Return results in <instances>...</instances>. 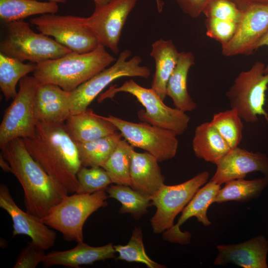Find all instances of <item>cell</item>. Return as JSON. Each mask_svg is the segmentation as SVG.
<instances>
[{"instance_id": "cell-1", "label": "cell", "mask_w": 268, "mask_h": 268, "mask_svg": "<svg viewBox=\"0 0 268 268\" xmlns=\"http://www.w3.org/2000/svg\"><path fill=\"white\" fill-rule=\"evenodd\" d=\"M32 158L70 194L76 192V174L81 165L75 141L62 124L38 121L33 135L23 138Z\"/></svg>"}, {"instance_id": "cell-2", "label": "cell", "mask_w": 268, "mask_h": 268, "mask_svg": "<svg viewBox=\"0 0 268 268\" xmlns=\"http://www.w3.org/2000/svg\"><path fill=\"white\" fill-rule=\"evenodd\" d=\"M0 149L23 190L27 212L42 218L69 194L32 158L23 138L14 139Z\"/></svg>"}, {"instance_id": "cell-3", "label": "cell", "mask_w": 268, "mask_h": 268, "mask_svg": "<svg viewBox=\"0 0 268 268\" xmlns=\"http://www.w3.org/2000/svg\"><path fill=\"white\" fill-rule=\"evenodd\" d=\"M116 61L101 44L85 53L71 52L36 64L33 76L40 83L58 85L71 92Z\"/></svg>"}, {"instance_id": "cell-4", "label": "cell", "mask_w": 268, "mask_h": 268, "mask_svg": "<svg viewBox=\"0 0 268 268\" xmlns=\"http://www.w3.org/2000/svg\"><path fill=\"white\" fill-rule=\"evenodd\" d=\"M6 35L0 41V53L24 62L39 64L58 59L71 52L55 39L35 32L22 20L5 24Z\"/></svg>"}, {"instance_id": "cell-5", "label": "cell", "mask_w": 268, "mask_h": 268, "mask_svg": "<svg viewBox=\"0 0 268 268\" xmlns=\"http://www.w3.org/2000/svg\"><path fill=\"white\" fill-rule=\"evenodd\" d=\"M105 190L90 194L67 195L41 220L49 227L61 233L67 241H83V227L88 217L107 205Z\"/></svg>"}, {"instance_id": "cell-6", "label": "cell", "mask_w": 268, "mask_h": 268, "mask_svg": "<svg viewBox=\"0 0 268 268\" xmlns=\"http://www.w3.org/2000/svg\"><path fill=\"white\" fill-rule=\"evenodd\" d=\"M119 92L132 95L145 108L144 111L141 110L138 113L142 121L172 131L177 135L182 134L187 130L190 118L186 112L167 106L153 89L143 87L132 79L119 86H111L99 96L98 101L100 103L106 99L112 98Z\"/></svg>"}, {"instance_id": "cell-7", "label": "cell", "mask_w": 268, "mask_h": 268, "mask_svg": "<svg viewBox=\"0 0 268 268\" xmlns=\"http://www.w3.org/2000/svg\"><path fill=\"white\" fill-rule=\"evenodd\" d=\"M265 67L263 62H256L249 69L239 73L226 93L231 108L247 123L257 122L262 116L268 123V113L264 108L268 86Z\"/></svg>"}, {"instance_id": "cell-8", "label": "cell", "mask_w": 268, "mask_h": 268, "mask_svg": "<svg viewBox=\"0 0 268 268\" xmlns=\"http://www.w3.org/2000/svg\"><path fill=\"white\" fill-rule=\"evenodd\" d=\"M132 52L128 49L122 51L114 62L76 89L70 92V115L83 112L108 85L123 77H139L147 78L151 74L149 68L140 66V57L134 56L130 59Z\"/></svg>"}, {"instance_id": "cell-9", "label": "cell", "mask_w": 268, "mask_h": 268, "mask_svg": "<svg viewBox=\"0 0 268 268\" xmlns=\"http://www.w3.org/2000/svg\"><path fill=\"white\" fill-rule=\"evenodd\" d=\"M39 82L26 75L19 82V90L5 109L0 125V148L19 138L33 135L37 121L34 113L35 97Z\"/></svg>"}, {"instance_id": "cell-10", "label": "cell", "mask_w": 268, "mask_h": 268, "mask_svg": "<svg viewBox=\"0 0 268 268\" xmlns=\"http://www.w3.org/2000/svg\"><path fill=\"white\" fill-rule=\"evenodd\" d=\"M103 117L114 125L132 146L149 153L159 162L175 156L179 142L174 132L148 123L128 121L112 115Z\"/></svg>"}, {"instance_id": "cell-11", "label": "cell", "mask_w": 268, "mask_h": 268, "mask_svg": "<svg viewBox=\"0 0 268 268\" xmlns=\"http://www.w3.org/2000/svg\"><path fill=\"white\" fill-rule=\"evenodd\" d=\"M208 178L209 173L204 171L178 185L164 184L152 195V205L156 208L154 215L150 220L153 232L159 234L171 228L177 215L182 211Z\"/></svg>"}, {"instance_id": "cell-12", "label": "cell", "mask_w": 268, "mask_h": 268, "mask_svg": "<svg viewBox=\"0 0 268 268\" xmlns=\"http://www.w3.org/2000/svg\"><path fill=\"white\" fill-rule=\"evenodd\" d=\"M86 17L46 13L29 22L45 35L54 38L72 52L85 53L95 49L98 42L85 23Z\"/></svg>"}, {"instance_id": "cell-13", "label": "cell", "mask_w": 268, "mask_h": 268, "mask_svg": "<svg viewBox=\"0 0 268 268\" xmlns=\"http://www.w3.org/2000/svg\"><path fill=\"white\" fill-rule=\"evenodd\" d=\"M137 0H112L96 7L86 18L85 23L98 43L115 54L120 52L119 44L123 27Z\"/></svg>"}, {"instance_id": "cell-14", "label": "cell", "mask_w": 268, "mask_h": 268, "mask_svg": "<svg viewBox=\"0 0 268 268\" xmlns=\"http://www.w3.org/2000/svg\"><path fill=\"white\" fill-rule=\"evenodd\" d=\"M242 12L233 36L221 46L225 57L253 54L268 31V3L255 4Z\"/></svg>"}, {"instance_id": "cell-15", "label": "cell", "mask_w": 268, "mask_h": 268, "mask_svg": "<svg viewBox=\"0 0 268 268\" xmlns=\"http://www.w3.org/2000/svg\"><path fill=\"white\" fill-rule=\"evenodd\" d=\"M0 207L12 219L14 236L27 235L31 241L45 250L54 246L57 237L56 232L43 222L41 218L21 209L4 184L0 186Z\"/></svg>"}, {"instance_id": "cell-16", "label": "cell", "mask_w": 268, "mask_h": 268, "mask_svg": "<svg viewBox=\"0 0 268 268\" xmlns=\"http://www.w3.org/2000/svg\"><path fill=\"white\" fill-rule=\"evenodd\" d=\"M216 165V171L210 181L219 185L245 178L247 174L254 172H260L268 177V155L239 146L231 148Z\"/></svg>"}, {"instance_id": "cell-17", "label": "cell", "mask_w": 268, "mask_h": 268, "mask_svg": "<svg viewBox=\"0 0 268 268\" xmlns=\"http://www.w3.org/2000/svg\"><path fill=\"white\" fill-rule=\"evenodd\" d=\"M221 185L211 181L201 187L184 207L177 223L164 231L163 239L171 243L185 245L189 244L191 234L188 231L182 232L180 226L188 219L196 217L204 226L211 224L207 216L208 207L221 188Z\"/></svg>"}, {"instance_id": "cell-18", "label": "cell", "mask_w": 268, "mask_h": 268, "mask_svg": "<svg viewBox=\"0 0 268 268\" xmlns=\"http://www.w3.org/2000/svg\"><path fill=\"white\" fill-rule=\"evenodd\" d=\"M216 266L233 264L244 268H268V240L260 235L237 244L217 246Z\"/></svg>"}, {"instance_id": "cell-19", "label": "cell", "mask_w": 268, "mask_h": 268, "mask_svg": "<svg viewBox=\"0 0 268 268\" xmlns=\"http://www.w3.org/2000/svg\"><path fill=\"white\" fill-rule=\"evenodd\" d=\"M70 92L58 85L40 83L34 103V113L37 122L62 124L70 115Z\"/></svg>"}, {"instance_id": "cell-20", "label": "cell", "mask_w": 268, "mask_h": 268, "mask_svg": "<svg viewBox=\"0 0 268 268\" xmlns=\"http://www.w3.org/2000/svg\"><path fill=\"white\" fill-rule=\"evenodd\" d=\"M157 159L147 152L131 151L130 187L149 197L153 195L164 184L162 175Z\"/></svg>"}, {"instance_id": "cell-21", "label": "cell", "mask_w": 268, "mask_h": 268, "mask_svg": "<svg viewBox=\"0 0 268 268\" xmlns=\"http://www.w3.org/2000/svg\"><path fill=\"white\" fill-rule=\"evenodd\" d=\"M116 253L112 243L93 247L82 241L77 242L75 247L71 249L48 253L42 263L46 268L57 265L78 268L80 265H92L96 261L114 259Z\"/></svg>"}, {"instance_id": "cell-22", "label": "cell", "mask_w": 268, "mask_h": 268, "mask_svg": "<svg viewBox=\"0 0 268 268\" xmlns=\"http://www.w3.org/2000/svg\"><path fill=\"white\" fill-rule=\"evenodd\" d=\"M65 126L71 138L79 142L90 141L118 131L112 123L88 108L70 115L65 122Z\"/></svg>"}, {"instance_id": "cell-23", "label": "cell", "mask_w": 268, "mask_h": 268, "mask_svg": "<svg viewBox=\"0 0 268 268\" xmlns=\"http://www.w3.org/2000/svg\"><path fill=\"white\" fill-rule=\"evenodd\" d=\"M195 60L192 52H180L177 65L166 85V95L171 98L176 108L184 112L193 111L197 107L187 89L188 72Z\"/></svg>"}, {"instance_id": "cell-24", "label": "cell", "mask_w": 268, "mask_h": 268, "mask_svg": "<svg viewBox=\"0 0 268 268\" xmlns=\"http://www.w3.org/2000/svg\"><path fill=\"white\" fill-rule=\"evenodd\" d=\"M150 55L155 63L151 88L164 101L167 96V83L177 65L180 52L172 40L160 39L152 44Z\"/></svg>"}, {"instance_id": "cell-25", "label": "cell", "mask_w": 268, "mask_h": 268, "mask_svg": "<svg viewBox=\"0 0 268 268\" xmlns=\"http://www.w3.org/2000/svg\"><path fill=\"white\" fill-rule=\"evenodd\" d=\"M192 148L197 157L215 165L232 148L210 122L196 127Z\"/></svg>"}, {"instance_id": "cell-26", "label": "cell", "mask_w": 268, "mask_h": 268, "mask_svg": "<svg viewBox=\"0 0 268 268\" xmlns=\"http://www.w3.org/2000/svg\"><path fill=\"white\" fill-rule=\"evenodd\" d=\"M119 131L90 141L75 142L81 166L102 167L122 139Z\"/></svg>"}, {"instance_id": "cell-27", "label": "cell", "mask_w": 268, "mask_h": 268, "mask_svg": "<svg viewBox=\"0 0 268 268\" xmlns=\"http://www.w3.org/2000/svg\"><path fill=\"white\" fill-rule=\"evenodd\" d=\"M225 184L218 192L212 203H221L229 201L245 202L258 198L268 186V177L250 180L237 179Z\"/></svg>"}, {"instance_id": "cell-28", "label": "cell", "mask_w": 268, "mask_h": 268, "mask_svg": "<svg viewBox=\"0 0 268 268\" xmlns=\"http://www.w3.org/2000/svg\"><path fill=\"white\" fill-rule=\"evenodd\" d=\"M58 3L36 0H0V19L4 24L28 16L58 12Z\"/></svg>"}, {"instance_id": "cell-29", "label": "cell", "mask_w": 268, "mask_h": 268, "mask_svg": "<svg viewBox=\"0 0 268 268\" xmlns=\"http://www.w3.org/2000/svg\"><path fill=\"white\" fill-rule=\"evenodd\" d=\"M36 64H25L0 53V88L5 99H13L17 95L18 82L29 73L33 72Z\"/></svg>"}, {"instance_id": "cell-30", "label": "cell", "mask_w": 268, "mask_h": 268, "mask_svg": "<svg viewBox=\"0 0 268 268\" xmlns=\"http://www.w3.org/2000/svg\"><path fill=\"white\" fill-rule=\"evenodd\" d=\"M105 191L109 197L121 203V213H130L136 219L146 213L148 208L152 205L150 197L134 190L130 186L111 185Z\"/></svg>"}, {"instance_id": "cell-31", "label": "cell", "mask_w": 268, "mask_h": 268, "mask_svg": "<svg viewBox=\"0 0 268 268\" xmlns=\"http://www.w3.org/2000/svg\"><path fill=\"white\" fill-rule=\"evenodd\" d=\"M134 148L127 140L122 139L102 167L107 172L113 183L130 186L131 151Z\"/></svg>"}, {"instance_id": "cell-32", "label": "cell", "mask_w": 268, "mask_h": 268, "mask_svg": "<svg viewBox=\"0 0 268 268\" xmlns=\"http://www.w3.org/2000/svg\"><path fill=\"white\" fill-rule=\"evenodd\" d=\"M232 108L214 114L210 123L232 148L239 146L243 138L244 125Z\"/></svg>"}, {"instance_id": "cell-33", "label": "cell", "mask_w": 268, "mask_h": 268, "mask_svg": "<svg viewBox=\"0 0 268 268\" xmlns=\"http://www.w3.org/2000/svg\"><path fill=\"white\" fill-rule=\"evenodd\" d=\"M119 254L118 260L128 262H135L145 265L149 268H162L164 266L152 260L147 255L144 247L142 233L140 228L136 227L128 243L125 245H114Z\"/></svg>"}, {"instance_id": "cell-34", "label": "cell", "mask_w": 268, "mask_h": 268, "mask_svg": "<svg viewBox=\"0 0 268 268\" xmlns=\"http://www.w3.org/2000/svg\"><path fill=\"white\" fill-rule=\"evenodd\" d=\"M79 187L76 193L90 194L105 190L113 182L107 172L101 167L81 166L76 174Z\"/></svg>"}, {"instance_id": "cell-35", "label": "cell", "mask_w": 268, "mask_h": 268, "mask_svg": "<svg viewBox=\"0 0 268 268\" xmlns=\"http://www.w3.org/2000/svg\"><path fill=\"white\" fill-rule=\"evenodd\" d=\"M202 13L206 18H215L238 24L242 12L230 0H212Z\"/></svg>"}, {"instance_id": "cell-36", "label": "cell", "mask_w": 268, "mask_h": 268, "mask_svg": "<svg viewBox=\"0 0 268 268\" xmlns=\"http://www.w3.org/2000/svg\"><path fill=\"white\" fill-rule=\"evenodd\" d=\"M205 24L207 36L220 43L221 46L231 39L237 25L232 21L215 18H206Z\"/></svg>"}, {"instance_id": "cell-37", "label": "cell", "mask_w": 268, "mask_h": 268, "mask_svg": "<svg viewBox=\"0 0 268 268\" xmlns=\"http://www.w3.org/2000/svg\"><path fill=\"white\" fill-rule=\"evenodd\" d=\"M45 251L32 241L29 242L18 255L13 268H36L46 255Z\"/></svg>"}, {"instance_id": "cell-38", "label": "cell", "mask_w": 268, "mask_h": 268, "mask_svg": "<svg viewBox=\"0 0 268 268\" xmlns=\"http://www.w3.org/2000/svg\"><path fill=\"white\" fill-rule=\"evenodd\" d=\"M212 0H176L181 10L193 18H198Z\"/></svg>"}, {"instance_id": "cell-39", "label": "cell", "mask_w": 268, "mask_h": 268, "mask_svg": "<svg viewBox=\"0 0 268 268\" xmlns=\"http://www.w3.org/2000/svg\"><path fill=\"white\" fill-rule=\"evenodd\" d=\"M241 11L257 3H268V0H230Z\"/></svg>"}, {"instance_id": "cell-40", "label": "cell", "mask_w": 268, "mask_h": 268, "mask_svg": "<svg viewBox=\"0 0 268 268\" xmlns=\"http://www.w3.org/2000/svg\"><path fill=\"white\" fill-rule=\"evenodd\" d=\"M0 166L4 172H11V168L10 164L1 153L0 154Z\"/></svg>"}, {"instance_id": "cell-41", "label": "cell", "mask_w": 268, "mask_h": 268, "mask_svg": "<svg viewBox=\"0 0 268 268\" xmlns=\"http://www.w3.org/2000/svg\"><path fill=\"white\" fill-rule=\"evenodd\" d=\"M263 46L268 47V31L259 42L258 45V48L259 49ZM265 72L266 73H268V64L266 66Z\"/></svg>"}, {"instance_id": "cell-42", "label": "cell", "mask_w": 268, "mask_h": 268, "mask_svg": "<svg viewBox=\"0 0 268 268\" xmlns=\"http://www.w3.org/2000/svg\"><path fill=\"white\" fill-rule=\"evenodd\" d=\"M94 3L95 8L101 7L107 4L112 0H92Z\"/></svg>"}, {"instance_id": "cell-43", "label": "cell", "mask_w": 268, "mask_h": 268, "mask_svg": "<svg viewBox=\"0 0 268 268\" xmlns=\"http://www.w3.org/2000/svg\"><path fill=\"white\" fill-rule=\"evenodd\" d=\"M157 11L159 13L163 11L164 6V2L163 0H155Z\"/></svg>"}, {"instance_id": "cell-44", "label": "cell", "mask_w": 268, "mask_h": 268, "mask_svg": "<svg viewBox=\"0 0 268 268\" xmlns=\"http://www.w3.org/2000/svg\"><path fill=\"white\" fill-rule=\"evenodd\" d=\"M50 1H53L57 3H65L67 2V0H49Z\"/></svg>"}]
</instances>
